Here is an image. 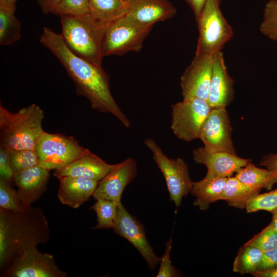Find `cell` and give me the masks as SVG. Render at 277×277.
<instances>
[{
	"label": "cell",
	"instance_id": "6da1fadb",
	"mask_svg": "<svg viewBox=\"0 0 277 277\" xmlns=\"http://www.w3.org/2000/svg\"><path fill=\"white\" fill-rule=\"evenodd\" d=\"M39 41L61 63L74 82L76 94L86 97L93 109L112 114L126 128L130 126L111 93L109 77L102 67L74 54L65 44L61 34L50 28H43Z\"/></svg>",
	"mask_w": 277,
	"mask_h": 277
},
{
	"label": "cell",
	"instance_id": "7a4b0ae2",
	"mask_svg": "<svg viewBox=\"0 0 277 277\" xmlns=\"http://www.w3.org/2000/svg\"><path fill=\"white\" fill-rule=\"evenodd\" d=\"M49 240L48 223L41 208L29 205L17 211L0 208L1 271L20 252Z\"/></svg>",
	"mask_w": 277,
	"mask_h": 277
},
{
	"label": "cell",
	"instance_id": "3957f363",
	"mask_svg": "<svg viewBox=\"0 0 277 277\" xmlns=\"http://www.w3.org/2000/svg\"><path fill=\"white\" fill-rule=\"evenodd\" d=\"M60 17L61 34L67 47L78 56L102 67L103 44L109 24L98 22L90 14Z\"/></svg>",
	"mask_w": 277,
	"mask_h": 277
},
{
	"label": "cell",
	"instance_id": "277c9868",
	"mask_svg": "<svg viewBox=\"0 0 277 277\" xmlns=\"http://www.w3.org/2000/svg\"><path fill=\"white\" fill-rule=\"evenodd\" d=\"M44 117L43 110L35 104L15 113L1 104V145L8 150H36L37 140L44 131Z\"/></svg>",
	"mask_w": 277,
	"mask_h": 277
},
{
	"label": "cell",
	"instance_id": "5b68a950",
	"mask_svg": "<svg viewBox=\"0 0 277 277\" xmlns=\"http://www.w3.org/2000/svg\"><path fill=\"white\" fill-rule=\"evenodd\" d=\"M221 0H207L198 19L199 37L195 53L214 55L233 35L232 28L220 10Z\"/></svg>",
	"mask_w": 277,
	"mask_h": 277
},
{
	"label": "cell",
	"instance_id": "8992f818",
	"mask_svg": "<svg viewBox=\"0 0 277 277\" xmlns=\"http://www.w3.org/2000/svg\"><path fill=\"white\" fill-rule=\"evenodd\" d=\"M153 25L137 22L125 15L110 23L105 32L103 56L138 52Z\"/></svg>",
	"mask_w": 277,
	"mask_h": 277
},
{
	"label": "cell",
	"instance_id": "52a82bcc",
	"mask_svg": "<svg viewBox=\"0 0 277 277\" xmlns=\"http://www.w3.org/2000/svg\"><path fill=\"white\" fill-rule=\"evenodd\" d=\"M144 143L152 152L153 159L164 175L170 201L176 207L180 206L183 197L190 193L194 183L187 164L182 158H168L152 138H146Z\"/></svg>",
	"mask_w": 277,
	"mask_h": 277
},
{
	"label": "cell",
	"instance_id": "ba28073f",
	"mask_svg": "<svg viewBox=\"0 0 277 277\" xmlns=\"http://www.w3.org/2000/svg\"><path fill=\"white\" fill-rule=\"evenodd\" d=\"M171 128L179 139L190 142L199 138L202 126L212 108L206 100L189 97L171 106Z\"/></svg>",
	"mask_w": 277,
	"mask_h": 277
},
{
	"label": "cell",
	"instance_id": "9c48e42d",
	"mask_svg": "<svg viewBox=\"0 0 277 277\" xmlns=\"http://www.w3.org/2000/svg\"><path fill=\"white\" fill-rule=\"evenodd\" d=\"M85 149L73 136L45 131L38 138L36 146L40 164L50 171L70 163Z\"/></svg>",
	"mask_w": 277,
	"mask_h": 277
},
{
	"label": "cell",
	"instance_id": "30bf717a",
	"mask_svg": "<svg viewBox=\"0 0 277 277\" xmlns=\"http://www.w3.org/2000/svg\"><path fill=\"white\" fill-rule=\"evenodd\" d=\"M1 276L66 277L67 274L58 266L51 254L33 247L15 256Z\"/></svg>",
	"mask_w": 277,
	"mask_h": 277
},
{
	"label": "cell",
	"instance_id": "8fae6325",
	"mask_svg": "<svg viewBox=\"0 0 277 277\" xmlns=\"http://www.w3.org/2000/svg\"><path fill=\"white\" fill-rule=\"evenodd\" d=\"M231 132V124L226 108H212L202 126L199 138L208 152L236 154Z\"/></svg>",
	"mask_w": 277,
	"mask_h": 277
},
{
	"label": "cell",
	"instance_id": "7c38bea8",
	"mask_svg": "<svg viewBox=\"0 0 277 277\" xmlns=\"http://www.w3.org/2000/svg\"><path fill=\"white\" fill-rule=\"evenodd\" d=\"M114 233L128 241L137 250L149 268L154 270L160 262L145 235L144 226L125 209L122 204L117 206L116 216L112 227Z\"/></svg>",
	"mask_w": 277,
	"mask_h": 277
},
{
	"label": "cell",
	"instance_id": "4fadbf2b",
	"mask_svg": "<svg viewBox=\"0 0 277 277\" xmlns=\"http://www.w3.org/2000/svg\"><path fill=\"white\" fill-rule=\"evenodd\" d=\"M214 55L195 53L180 79L183 98L196 97L207 101Z\"/></svg>",
	"mask_w": 277,
	"mask_h": 277
},
{
	"label": "cell",
	"instance_id": "5bb4252c",
	"mask_svg": "<svg viewBox=\"0 0 277 277\" xmlns=\"http://www.w3.org/2000/svg\"><path fill=\"white\" fill-rule=\"evenodd\" d=\"M136 175V162L131 157L128 158L99 181L92 196L96 200H108L118 205L122 203L124 189Z\"/></svg>",
	"mask_w": 277,
	"mask_h": 277
},
{
	"label": "cell",
	"instance_id": "9a60e30c",
	"mask_svg": "<svg viewBox=\"0 0 277 277\" xmlns=\"http://www.w3.org/2000/svg\"><path fill=\"white\" fill-rule=\"evenodd\" d=\"M118 164H108L89 149H85L74 160L54 170L53 175L58 179L64 176H72L100 181Z\"/></svg>",
	"mask_w": 277,
	"mask_h": 277
},
{
	"label": "cell",
	"instance_id": "2e32d148",
	"mask_svg": "<svg viewBox=\"0 0 277 277\" xmlns=\"http://www.w3.org/2000/svg\"><path fill=\"white\" fill-rule=\"evenodd\" d=\"M193 160L198 164L204 165L207 172L206 176L229 177L241 168L251 162V159H243L236 154L226 152H210L204 147L192 151Z\"/></svg>",
	"mask_w": 277,
	"mask_h": 277
},
{
	"label": "cell",
	"instance_id": "e0dca14e",
	"mask_svg": "<svg viewBox=\"0 0 277 277\" xmlns=\"http://www.w3.org/2000/svg\"><path fill=\"white\" fill-rule=\"evenodd\" d=\"M129 18L143 24L154 25L173 17L176 9L168 0H125Z\"/></svg>",
	"mask_w": 277,
	"mask_h": 277
},
{
	"label": "cell",
	"instance_id": "ac0fdd59",
	"mask_svg": "<svg viewBox=\"0 0 277 277\" xmlns=\"http://www.w3.org/2000/svg\"><path fill=\"white\" fill-rule=\"evenodd\" d=\"M234 80L229 75L222 51L213 56L207 102L212 108L228 106L234 98Z\"/></svg>",
	"mask_w": 277,
	"mask_h": 277
},
{
	"label": "cell",
	"instance_id": "d6986e66",
	"mask_svg": "<svg viewBox=\"0 0 277 277\" xmlns=\"http://www.w3.org/2000/svg\"><path fill=\"white\" fill-rule=\"evenodd\" d=\"M49 171L39 164L14 173L13 182L26 206L31 205L46 190Z\"/></svg>",
	"mask_w": 277,
	"mask_h": 277
},
{
	"label": "cell",
	"instance_id": "ffe728a7",
	"mask_svg": "<svg viewBox=\"0 0 277 277\" xmlns=\"http://www.w3.org/2000/svg\"><path fill=\"white\" fill-rule=\"evenodd\" d=\"M58 180L57 196L59 200L62 204L74 209L89 200L99 182L81 177L64 176Z\"/></svg>",
	"mask_w": 277,
	"mask_h": 277
},
{
	"label": "cell",
	"instance_id": "44dd1931",
	"mask_svg": "<svg viewBox=\"0 0 277 277\" xmlns=\"http://www.w3.org/2000/svg\"><path fill=\"white\" fill-rule=\"evenodd\" d=\"M227 179L205 176L202 180L194 182L190 191L196 197L193 205L206 210L211 203L220 201Z\"/></svg>",
	"mask_w": 277,
	"mask_h": 277
},
{
	"label": "cell",
	"instance_id": "7402d4cb",
	"mask_svg": "<svg viewBox=\"0 0 277 277\" xmlns=\"http://www.w3.org/2000/svg\"><path fill=\"white\" fill-rule=\"evenodd\" d=\"M261 190L249 186L235 176L228 177L220 200L226 201L229 206L244 209L248 201L259 193Z\"/></svg>",
	"mask_w": 277,
	"mask_h": 277
},
{
	"label": "cell",
	"instance_id": "603a6c76",
	"mask_svg": "<svg viewBox=\"0 0 277 277\" xmlns=\"http://www.w3.org/2000/svg\"><path fill=\"white\" fill-rule=\"evenodd\" d=\"M241 182L255 188L270 190L277 182V175L273 171L257 167L250 162L241 168L235 175Z\"/></svg>",
	"mask_w": 277,
	"mask_h": 277
},
{
	"label": "cell",
	"instance_id": "cb8c5ba5",
	"mask_svg": "<svg viewBox=\"0 0 277 277\" xmlns=\"http://www.w3.org/2000/svg\"><path fill=\"white\" fill-rule=\"evenodd\" d=\"M90 14L96 21L110 24L126 13L123 0H88Z\"/></svg>",
	"mask_w": 277,
	"mask_h": 277
},
{
	"label": "cell",
	"instance_id": "d4e9b609",
	"mask_svg": "<svg viewBox=\"0 0 277 277\" xmlns=\"http://www.w3.org/2000/svg\"><path fill=\"white\" fill-rule=\"evenodd\" d=\"M15 9L0 4V44L10 46L21 37L22 25Z\"/></svg>",
	"mask_w": 277,
	"mask_h": 277
},
{
	"label": "cell",
	"instance_id": "484cf974",
	"mask_svg": "<svg viewBox=\"0 0 277 277\" xmlns=\"http://www.w3.org/2000/svg\"><path fill=\"white\" fill-rule=\"evenodd\" d=\"M263 251L255 247L244 245L240 249L233 264V271L242 274H252L263 255Z\"/></svg>",
	"mask_w": 277,
	"mask_h": 277
},
{
	"label": "cell",
	"instance_id": "4316f807",
	"mask_svg": "<svg viewBox=\"0 0 277 277\" xmlns=\"http://www.w3.org/2000/svg\"><path fill=\"white\" fill-rule=\"evenodd\" d=\"M117 205L105 199H98L90 209H93L97 216V224L92 228L96 229L112 228L116 216Z\"/></svg>",
	"mask_w": 277,
	"mask_h": 277
},
{
	"label": "cell",
	"instance_id": "83f0119b",
	"mask_svg": "<svg viewBox=\"0 0 277 277\" xmlns=\"http://www.w3.org/2000/svg\"><path fill=\"white\" fill-rule=\"evenodd\" d=\"M11 182L0 179V208L17 211L27 206L23 202L17 191L12 188Z\"/></svg>",
	"mask_w": 277,
	"mask_h": 277
},
{
	"label": "cell",
	"instance_id": "f1b7e54d",
	"mask_svg": "<svg viewBox=\"0 0 277 277\" xmlns=\"http://www.w3.org/2000/svg\"><path fill=\"white\" fill-rule=\"evenodd\" d=\"M8 151L14 173L40 164L36 150L24 149Z\"/></svg>",
	"mask_w": 277,
	"mask_h": 277
},
{
	"label": "cell",
	"instance_id": "f546056e",
	"mask_svg": "<svg viewBox=\"0 0 277 277\" xmlns=\"http://www.w3.org/2000/svg\"><path fill=\"white\" fill-rule=\"evenodd\" d=\"M260 30L269 38L277 41V0H270L267 3Z\"/></svg>",
	"mask_w": 277,
	"mask_h": 277
},
{
	"label": "cell",
	"instance_id": "4dcf8cb0",
	"mask_svg": "<svg viewBox=\"0 0 277 277\" xmlns=\"http://www.w3.org/2000/svg\"><path fill=\"white\" fill-rule=\"evenodd\" d=\"M277 208V190L263 194H257L247 202V212L265 210L272 212Z\"/></svg>",
	"mask_w": 277,
	"mask_h": 277
},
{
	"label": "cell",
	"instance_id": "1f68e13d",
	"mask_svg": "<svg viewBox=\"0 0 277 277\" xmlns=\"http://www.w3.org/2000/svg\"><path fill=\"white\" fill-rule=\"evenodd\" d=\"M264 252L277 247V232L270 223L262 231L246 242Z\"/></svg>",
	"mask_w": 277,
	"mask_h": 277
},
{
	"label": "cell",
	"instance_id": "d6a6232c",
	"mask_svg": "<svg viewBox=\"0 0 277 277\" xmlns=\"http://www.w3.org/2000/svg\"><path fill=\"white\" fill-rule=\"evenodd\" d=\"M90 14L88 0H61L54 14L58 16H76Z\"/></svg>",
	"mask_w": 277,
	"mask_h": 277
},
{
	"label": "cell",
	"instance_id": "836d02e7",
	"mask_svg": "<svg viewBox=\"0 0 277 277\" xmlns=\"http://www.w3.org/2000/svg\"><path fill=\"white\" fill-rule=\"evenodd\" d=\"M172 248V239L170 238L166 244L165 252L160 260V268L156 274L157 277H174L180 276L179 272L173 267L170 260V252Z\"/></svg>",
	"mask_w": 277,
	"mask_h": 277
},
{
	"label": "cell",
	"instance_id": "e575fe53",
	"mask_svg": "<svg viewBox=\"0 0 277 277\" xmlns=\"http://www.w3.org/2000/svg\"><path fill=\"white\" fill-rule=\"evenodd\" d=\"M14 174L8 150L0 145V179L12 182Z\"/></svg>",
	"mask_w": 277,
	"mask_h": 277
},
{
	"label": "cell",
	"instance_id": "d590c367",
	"mask_svg": "<svg viewBox=\"0 0 277 277\" xmlns=\"http://www.w3.org/2000/svg\"><path fill=\"white\" fill-rule=\"evenodd\" d=\"M277 267V247L263 252L256 270L262 271Z\"/></svg>",
	"mask_w": 277,
	"mask_h": 277
},
{
	"label": "cell",
	"instance_id": "8d00e7d4",
	"mask_svg": "<svg viewBox=\"0 0 277 277\" xmlns=\"http://www.w3.org/2000/svg\"><path fill=\"white\" fill-rule=\"evenodd\" d=\"M61 1V0H37V3L44 14H54Z\"/></svg>",
	"mask_w": 277,
	"mask_h": 277
},
{
	"label": "cell",
	"instance_id": "74e56055",
	"mask_svg": "<svg viewBox=\"0 0 277 277\" xmlns=\"http://www.w3.org/2000/svg\"><path fill=\"white\" fill-rule=\"evenodd\" d=\"M260 165L266 167L277 175V153H269L264 155L260 162Z\"/></svg>",
	"mask_w": 277,
	"mask_h": 277
},
{
	"label": "cell",
	"instance_id": "f35d334b",
	"mask_svg": "<svg viewBox=\"0 0 277 277\" xmlns=\"http://www.w3.org/2000/svg\"><path fill=\"white\" fill-rule=\"evenodd\" d=\"M192 9L196 21L199 18L207 0H185Z\"/></svg>",
	"mask_w": 277,
	"mask_h": 277
},
{
	"label": "cell",
	"instance_id": "ab89813d",
	"mask_svg": "<svg viewBox=\"0 0 277 277\" xmlns=\"http://www.w3.org/2000/svg\"><path fill=\"white\" fill-rule=\"evenodd\" d=\"M251 274L256 277H277V267L265 271H256Z\"/></svg>",
	"mask_w": 277,
	"mask_h": 277
},
{
	"label": "cell",
	"instance_id": "60d3db41",
	"mask_svg": "<svg viewBox=\"0 0 277 277\" xmlns=\"http://www.w3.org/2000/svg\"><path fill=\"white\" fill-rule=\"evenodd\" d=\"M17 0H0V4H4L15 10V5Z\"/></svg>",
	"mask_w": 277,
	"mask_h": 277
},
{
	"label": "cell",
	"instance_id": "b9f144b4",
	"mask_svg": "<svg viewBox=\"0 0 277 277\" xmlns=\"http://www.w3.org/2000/svg\"><path fill=\"white\" fill-rule=\"evenodd\" d=\"M272 219L270 224L277 232V208L272 212Z\"/></svg>",
	"mask_w": 277,
	"mask_h": 277
},
{
	"label": "cell",
	"instance_id": "7bdbcfd3",
	"mask_svg": "<svg viewBox=\"0 0 277 277\" xmlns=\"http://www.w3.org/2000/svg\"><path fill=\"white\" fill-rule=\"evenodd\" d=\"M123 1H124L125 2V0H123Z\"/></svg>",
	"mask_w": 277,
	"mask_h": 277
}]
</instances>
